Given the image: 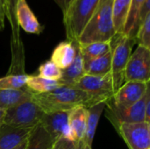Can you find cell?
<instances>
[{
  "mask_svg": "<svg viewBox=\"0 0 150 149\" xmlns=\"http://www.w3.org/2000/svg\"><path fill=\"white\" fill-rule=\"evenodd\" d=\"M32 101L34 102L44 113L71 111L79 105L89 108L98 103L106 102L99 97L91 95L69 86H61L47 93H33Z\"/></svg>",
  "mask_w": 150,
  "mask_h": 149,
  "instance_id": "obj_1",
  "label": "cell"
},
{
  "mask_svg": "<svg viewBox=\"0 0 150 149\" xmlns=\"http://www.w3.org/2000/svg\"><path fill=\"white\" fill-rule=\"evenodd\" d=\"M112 20V0L99 5L77 40L80 46L95 42H109L115 35Z\"/></svg>",
  "mask_w": 150,
  "mask_h": 149,
  "instance_id": "obj_2",
  "label": "cell"
},
{
  "mask_svg": "<svg viewBox=\"0 0 150 149\" xmlns=\"http://www.w3.org/2000/svg\"><path fill=\"white\" fill-rule=\"evenodd\" d=\"M99 5V0H72L63 13V23L69 41H77L87 23Z\"/></svg>",
  "mask_w": 150,
  "mask_h": 149,
  "instance_id": "obj_3",
  "label": "cell"
},
{
  "mask_svg": "<svg viewBox=\"0 0 150 149\" xmlns=\"http://www.w3.org/2000/svg\"><path fill=\"white\" fill-rule=\"evenodd\" d=\"M109 43L112 55L111 75L113 87L116 92L117 90L125 82V68L132 54V49L136 44V40L128 38L123 33H115Z\"/></svg>",
  "mask_w": 150,
  "mask_h": 149,
  "instance_id": "obj_4",
  "label": "cell"
},
{
  "mask_svg": "<svg viewBox=\"0 0 150 149\" xmlns=\"http://www.w3.org/2000/svg\"><path fill=\"white\" fill-rule=\"evenodd\" d=\"M43 114V111L31 99L7 109L3 124L16 128L32 129L40 122Z\"/></svg>",
  "mask_w": 150,
  "mask_h": 149,
  "instance_id": "obj_5",
  "label": "cell"
},
{
  "mask_svg": "<svg viewBox=\"0 0 150 149\" xmlns=\"http://www.w3.org/2000/svg\"><path fill=\"white\" fill-rule=\"evenodd\" d=\"M150 79V50L138 46L131 54L124 71V81L149 83Z\"/></svg>",
  "mask_w": 150,
  "mask_h": 149,
  "instance_id": "obj_6",
  "label": "cell"
},
{
  "mask_svg": "<svg viewBox=\"0 0 150 149\" xmlns=\"http://www.w3.org/2000/svg\"><path fill=\"white\" fill-rule=\"evenodd\" d=\"M71 87L83 90L91 95L99 97L106 102L112 99L115 93L111 73L103 76L84 74Z\"/></svg>",
  "mask_w": 150,
  "mask_h": 149,
  "instance_id": "obj_7",
  "label": "cell"
},
{
  "mask_svg": "<svg viewBox=\"0 0 150 149\" xmlns=\"http://www.w3.org/2000/svg\"><path fill=\"white\" fill-rule=\"evenodd\" d=\"M118 128L129 149H150V123H120Z\"/></svg>",
  "mask_w": 150,
  "mask_h": 149,
  "instance_id": "obj_8",
  "label": "cell"
},
{
  "mask_svg": "<svg viewBox=\"0 0 150 149\" xmlns=\"http://www.w3.org/2000/svg\"><path fill=\"white\" fill-rule=\"evenodd\" d=\"M149 86V82H126L114 93L112 98L113 106L126 108L133 105L145 96Z\"/></svg>",
  "mask_w": 150,
  "mask_h": 149,
  "instance_id": "obj_9",
  "label": "cell"
},
{
  "mask_svg": "<svg viewBox=\"0 0 150 149\" xmlns=\"http://www.w3.org/2000/svg\"><path fill=\"white\" fill-rule=\"evenodd\" d=\"M16 19L18 25L28 33L40 34L44 29L32 11L26 0H17Z\"/></svg>",
  "mask_w": 150,
  "mask_h": 149,
  "instance_id": "obj_10",
  "label": "cell"
},
{
  "mask_svg": "<svg viewBox=\"0 0 150 149\" xmlns=\"http://www.w3.org/2000/svg\"><path fill=\"white\" fill-rule=\"evenodd\" d=\"M69 112H56L43 114L40 123L54 141L62 137L64 129L69 126Z\"/></svg>",
  "mask_w": 150,
  "mask_h": 149,
  "instance_id": "obj_11",
  "label": "cell"
},
{
  "mask_svg": "<svg viewBox=\"0 0 150 149\" xmlns=\"http://www.w3.org/2000/svg\"><path fill=\"white\" fill-rule=\"evenodd\" d=\"M145 96L133 105L126 108L113 106V115L120 123H139L145 121Z\"/></svg>",
  "mask_w": 150,
  "mask_h": 149,
  "instance_id": "obj_12",
  "label": "cell"
},
{
  "mask_svg": "<svg viewBox=\"0 0 150 149\" xmlns=\"http://www.w3.org/2000/svg\"><path fill=\"white\" fill-rule=\"evenodd\" d=\"M32 129L16 128L3 124L0 127V149L15 148L28 138Z\"/></svg>",
  "mask_w": 150,
  "mask_h": 149,
  "instance_id": "obj_13",
  "label": "cell"
},
{
  "mask_svg": "<svg viewBox=\"0 0 150 149\" xmlns=\"http://www.w3.org/2000/svg\"><path fill=\"white\" fill-rule=\"evenodd\" d=\"M76 56L75 41H62L54 49L50 61L62 70L67 68L73 62Z\"/></svg>",
  "mask_w": 150,
  "mask_h": 149,
  "instance_id": "obj_14",
  "label": "cell"
},
{
  "mask_svg": "<svg viewBox=\"0 0 150 149\" xmlns=\"http://www.w3.org/2000/svg\"><path fill=\"white\" fill-rule=\"evenodd\" d=\"M75 44H76L75 59L69 67L62 70V78L59 80L62 83V86L71 87L84 75L83 59V56L79 48V45L76 41H75Z\"/></svg>",
  "mask_w": 150,
  "mask_h": 149,
  "instance_id": "obj_15",
  "label": "cell"
},
{
  "mask_svg": "<svg viewBox=\"0 0 150 149\" xmlns=\"http://www.w3.org/2000/svg\"><path fill=\"white\" fill-rule=\"evenodd\" d=\"M88 117V108L83 105L75 107L69 112V125L77 141H83L85 135Z\"/></svg>",
  "mask_w": 150,
  "mask_h": 149,
  "instance_id": "obj_16",
  "label": "cell"
},
{
  "mask_svg": "<svg viewBox=\"0 0 150 149\" xmlns=\"http://www.w3.org/2000/svg\"><path fill=\"white\" fill-rule=\"evenodd\" d=\"M105 105L106 102H100L88 108L86 131L83 141L89 148L92 149V141L96 133L97 126Z\"/></svg>",
  "mask_w": 150,
  "mask_h": 149,
  "instance_id": "obj_17",
  "label": "cell"
},
{
  "mask_svg": "<svg viewBox=\"0 0 150 149\" xmlns=\"http://www.w3.org/2000/svg\"><path fill=\"white\" fill-rule=\"evenodd\" d=\"M32 92L27 90H0V107L10 109L32 99Z\"/></svg>",
  "mask_w": 150,
  "mask_h": 149,
  "instance_id": "obj_18",
  "label": "cell"
},
{
  "mask_svg": "<svg viewBox=\"0 0 150 149\" xmlns=\"http://www.w3.org/2000/svg\"><path fill=\"white\" fill-rule=\"evenodd\" d=\"M54 142L49 133L39 123L31 130L25 149H51Z\"/></svg>",
  "mask_w": 150,
  "mask_h": 149,
  "instance_id": "obj_19",
  "label": "cell"
},
{
  "mask_svg": "<svg viewBox=\"0 0 150 149\" xmlns=\"http://www.w3.org/2000/svg\"><path fill=\"white\" fill-rule=\"evenodd\" d=\"M145 0H132L127 20L122 33L131 39L136 40V35L141 25L139 21V12Z\"/></svg>",
  "mask_w": 150,
  "mask_h": 149,
  "instance_id": "obj_20",
  "label": "cell"
},
{
  "mask_svg": "<svg viewBox=\"0 0 150 149\" xmlns=\"http://www.w3.org/2000/svg\"><path fill=\"white\" fill-rule=\"evenodd\" d=\"M111 51L98 58L83 61V69L85 75L103 76L111 73L112 68Z\"/></svg>",
  "mask_w": 150,
  "mask_h": 149,
  "instance_id": "obj_21",
  "label": "cell"
},
{
  "mask_svg": "<svg viewBox=\"0 0 150 149\" xmlns=\"http://www.w3.org/2000/svg\"><path fill=\"white\" fill-rule=\"evenodd\" d=\"M25 86L32 93L41 94L50 92L62 86V84L60 81L50 80L40 77L39 76H29Z\"/></svg>",
  "mask_w": 150,
  "mask_h": 149,
  "instance_id": "obj_22",
  "label": "cell"
},
{
  "mask_svg": "<svg viewBox=\"0 0 150 149\" xmlns=\"http://www.w3.org/2000/svg\"><path fill=\"white\" fill-rule=\"evenodd\" d=\"M132 0H112V20L116 33H122Z\"/></svg>",
  "mask_w": 150,
  "mask_h": 149,
  "instance_id": "obj_23",
  "label": "cell"
},
{
  "mask_svg": "<svg viewBox=\"0 0 150 149\" xmlns=\"http://www.w3.org/2000/svg\"><path fill=\"white\" fill-rule=\"evenodd\" d=\"M79 45V44H78ZM79 48L83 59V61H91L105 55L110 51L109 42H95L84 46H80Z\"/></svg>",
  "mask_w": 150,
  "mask_h": 149,
  "instance_id": "obj_24",
  "label": "cell"
},
{
  "mask_svg": "<svg viewBox=\"0 0 150 149\" xmlns=\"http://www.w3.org/2000/svg\"><path fill=\"white\" fill-rule=\"evenodd\" d=\"M29 76L11 75L0 78V90H17L25 86Z\"/></svg>",
  "mask_w": 150,
  "mask_h": 149,
  "instance_id": "obj_25",
  "label": "cell"
},
{
  "mask_svg": "<svg viewBox=\"0 0 150 149\" xmlns=\"http://www.w3.org/2000/svg\"><path fill=\"white\" fill-rule=\"evenodd\" d=\"M62 70L59 68L51 61H47L46 62L42 63L39 68V76L40 77L59 81L62 78Z\"/></svg>",
  "mask_w": 150,
  "mask_h": 149,
  "instance_id": "obj_26",
  "label": "cell"
},
{
  "mask_svg": "<svg viewBox=\"0 0 150 149\" xmlns=\"http://www.w3.org/2000/svg\"><path fill=\"white\" fill-rule=\"evenodd\" d=\"M136 43H138V46L150 50V13L139 27L136 35Z\"/></svg>",
  "mask_w": 150,
  "mask_h": 149,
  "instance_id": "obj_27",
  "label": "cell"
},
{
  "mask_svg": "<svg viewBox=\"0 0 150 149\" xmlns=\"http://www.w3.org/2000/svg\"><path fill=\"white\" fill-rule=\"evenodd\" d=\"M76 143L60 138L54 142L53 149H76Z\"/></svg>",
  "mask_w": 150,
  "mask_h": 149,
  "instance_id": "obj_28",
  "label": "cell"
},
{
  "mask_svg": "<svg viewBox=\"0 0 150 149\" xmlns=\"http://www.w3.org/2000/svg\"><path fill=\"white\" fill-rule=\"evenodd\" d=\"M150 13V0H145L144 3L142 4L140 12H139V21L140 24L144 21L145 18Z\"/></svg>",
  "mask_w": 150,
  "mask_h": 149,
  "instance_id": "obj_29",
  "label": "cell"
},
{
  "mask_svg": "<svg viewBox=\"0 0 150 149\" xmlns=\"http://www.w3.org/2000/svg\"><path fill=\"white\" fill-rule=\"evenodd\" d=\"M145 121L150 123V89L149 86L146 91V101H145Z\"/></svg>",
  "mask_w": 150,
  "mask_h": 149,
  "instance_id": "obj_30",
  "label": "cell"
},
{
  "mask_svg": "<svg viewBox=\"0 0 150 149\" xmlns=\"http://www.w3.org/2000/svg\"><path fill=\"white\" fill-rule=\"evenodd\" d=\"M4 18H5L4 6L3 4V0H0V31H3L4 28Z\"/></svg>",
  "mask_w": 150,
  "mask_h": 149,
  "instance_id": "obj_31",
  "label": "cell"
},
{
  "mask_svg": "<svg viewBox=\"0 0 150 149\" xmlns=\"http://www.w3.org/2000/svg\"><path fill=\"white\" fill-rule=\"evenodd\" d=\"M72 0H54V2L57 4V5L61 8V10L62 11V13L65 12V11L67 10V8L69 7L70 2Z\"/></svg>",
  "mask_w": 150,
  "mask_h": 149,
  "instance_id": "obj_32",
  "label": "cell"
},
{
  "mask_svg": "<svg viewBox=\"0 0 150 149\" xmlns=\"http://www.w3.org/2000/svg\"><path fill=\"white\" fill-rule=\"evenodd\" d=\"M76 149H91V148H89L86 146V144L83 142V141H77V143H76Z\"/></svg>",
  "mask_w": 150,
  "mask_h": 149,
  "instance_id": "obj_33",
  "label": "cell"
},
{
  "mask_svg": "<svg viewBox=\"0 0 150 149\" xmlns=\"http://www.w3.org/2000/svg\"><path fill=\"white\" fill-rule=\"evenodd\" d=\"M29 137V136H28ZM28 139V138H27ZM27 139L25 141H24L21 144H19L18 147H16L15 148L13 149H25L26 148V145H27Z\"/></svg>",
  "mask_w": 150,
  "mask_h": 149,
  "instance_id": "obj_34",
  "label": "cell"
},
{
  "mask_svg": "<svg viewBox=\"0 0 150 149\" xmlns=\"http://www.w3.org/2000/svg\"><path fill=\"white\" fill-rule=\"evenodd\" d=\"M5 111H6L5 109H3V108L0 107V127H1V126L3 125V119H4Z\"/></svg>",
  "mask_w": 150,
  "mask_h": 149,
  "instance_id": "obj_35",
  "label": "cell"
},
{
  "mask_svg": "<svg viewBox=\"0 0 150 149\" xmlns=\"http://www.w3.org/2000/svg\"><path fill=\"white\" fill-rule=\"evenodd\" d=\"M106 1H108V0H99V5H101L102 4H104L105 2H106ZM98 5V6H99Z\"/></svg>",
  "mask_w": 150,
  "mask_h": 149,
  "instance_id": "obj_36",
  "label": "cell"
},
{
  "mask_svg": "<svg viewBox=\"0 0 150 149\" xmlns=\"http://www.w3.org/2000/svg\"><path fill=\"white\" fill-rule=\"evenodd\" d=\"M6 1H7V0H3V4H4V12H5V5H6Z\"/></svg>",
  "mask_w": 150,
  "mask_h": 149,
  "instance_id": "obj_37",
  "label": "cell"
},
{
  "mask_svg": "<svg viewBox=\"0 0 150 149\" xmlns=\"http://www.w3.org/2000/svg\"><path fill=\"white\" fill-rule=\"evenodd\" d=\"M51 149H53V146H52V148H51Z\"/></svg>",
  "mask_w": 150,
  "mask_h": 149,
  "instance_id": "obj_38",
  "label": "cell"
}]
</instances>
